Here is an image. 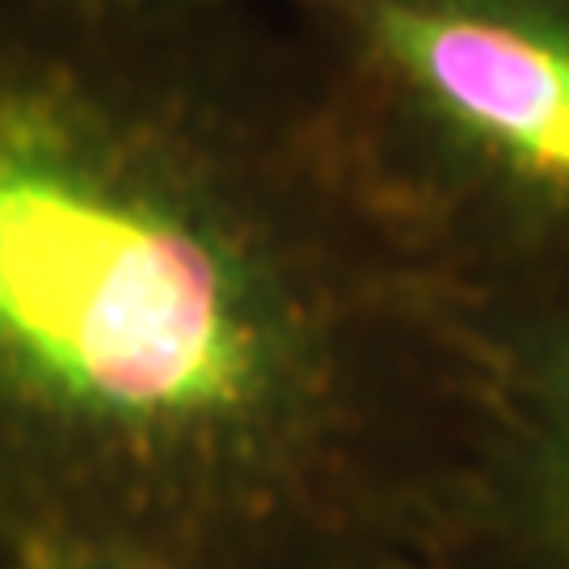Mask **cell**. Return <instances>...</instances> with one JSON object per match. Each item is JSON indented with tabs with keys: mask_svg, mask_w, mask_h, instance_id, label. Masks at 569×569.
<instances>
[{
	"mask_svg": "<svg viewBox=\"0 0 569 569\" xmlns=\"http://www.w3.org/2000/svg\"><path fill=\"white\" fill-rule=\"evenodd\" d=\"M498 371L317 42L0 0V561L456 569Z\"/></svg>",
	"mask_w": 569,
	"mask_h": 569,
	"instance_id": "obj_1",
	"label": "cell"
},
{
	"mask_svg": "<svg viewBox=\"0 0 569 569\" xmlns=\"http://www.w3.org/2000/svg\"><path fill=\"white\" fill-rule=\"evenodd\" d=\"M333 98L435 253L493 312L569 237V0H312Z\"/></svg>",
	"mask_w": 569,
	"mask_h": 569,
	"instance_id": "obj_2",
	"label": "cell"
},
{
	"mask_svg": "<svg viewBox=\"0 0 569 569\" xmlns=\"http://www.w3.org/2000/svg\"><path fill=\"white\" fill-rule=\"evenodd\" d=\"M0 569H68L60 561H39V557H9V561H0Z\"/></svg>",
	"mask_w": 569,
	"mask_h": 569,
	"instance_id": "obj_3",
	"label": "cell"
},
{
	"mask_svg": "<svg viewBox=\"0 0 569 569\" xmlns=\"http://www.w3.org/2000/svg\"><path fill=\"white\" fill-rule=\"evenodd\" d=\"M110 4H173V0H110Z\"/></svg>",
	"mask_w": 569,
	"mask_h": 569,
	"instance_id": "obj_4",
	"label": "cell"
},
{
	"mask_svg": "<svg viewBox=\"0 0 569 569\" xmlns=\"http://www.w3.org/2000/svg\"><path fill=\"white\" fill-rule=\"evenodd\" d=\"M68 569H72V566H68Z\"/></svg>",
	"mask_w": 569,
	"mask_h": 569,
	"instance_id": "obj_5",
	"label": "cell"
}]
</instances>
